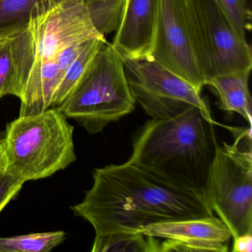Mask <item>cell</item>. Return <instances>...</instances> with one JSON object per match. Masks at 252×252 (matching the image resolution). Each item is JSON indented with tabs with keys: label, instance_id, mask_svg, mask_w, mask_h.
I'll return each mask as SVG.
<instances>
[{
	"label": "cell",
	"instance_id": "obj_1",
	"mask_svg": "<svg viewBox=\"0 0 252 252\" xmlns=\"http://www.w3.org/2000/svg\"><path fill=\"white\" fill-rule=\"evenodd\" d=\"M93 178L92 187L71 209L92 225L95 237L214 215L203 197L169 187L129 161L96 168Z\"/></svg>",
	"mask_w": 252,
	"mask_h": 252
},
{
	"label": "cell",
	"instance_id": "obj_2",
	"mask_svg": "<svg viewBox=\"0 0 252 252\" xmlns=\"http://www.w3.org/2000/svg\"><path fill=\"white\" fill-rule=\"evenodd\" d=\"M104 37L93 25L85 0H43L36 4L26 29L8 38L11 74L8 95L20 98L19 116L51 107L61 83L56 63L66 48Z\"/></svg>",
	"mask_w": 252,
	"mask_h": 252
},
{
	"label": "cell",
	"instance_id": "obj_3",
	"mask_svg": "<svg viewBox=\"0 0 252 252\" xmlns=\"http://www.w3.org/2000/svg\"><path fill=\"white\" fill-rule=\"evenodd\" d=\"M215 124L197 107L168 119H152L135 135L128 161L169 187L205 199L219 146Z\"/></svg>",
	"mask_w": 252,
	"mask_h": 252
},
{
	"label": "cell",
	"instance_id": "obj_4",
	"mask_svg": "<svg viewBox=\"0 0 252 252\" xmlns=\"http://www.w3.org/2000/svg\"><path fill=\"white\" fill-rule=\"evenodd\" d=\"M58 107L19 116L2 139L7 170L24 181L51 177L76 160L74 127Z\"/></svg>",
	"mask_w": 252,
	"mask_h": 252
},
{
	"label": "cell",
	"instance_id": "obj_5",
	"mask_svg": "<svg viewBox=\"0 0 252 252\" xmlns=\"http://www.w3.org/2000/svg\"><path fill=\"white\" fill-rule=\"evenodd\" d=\"M135 104L125 73V59L107 41L58 108L67 119L76 121L94 135L132 113Z\"/></svg>",
	"mask_w": 252,
	"mask_h": 252
},
{
	"label": "cell",
	"instance_id": "obj_6",
	"mask_svg": "<svg viewBox=\"0 0 252 252\" xmlns=\"http://www.w3.org/2000/svg\"><path fill=\"white\" fill-rule=\"evenodd\" d=\"M233 132L232 144L218 146L205 199L234 239L252 233V126Z\"/></svg>",
	"mask_w": 252,
	"mask_h": 252
},
{
	"label": "cell",
	"instance_id": "obj_7",
	"mask_svg": "<svg viewBox=\"0 0 252 252\" xmlns=\"http://www.w3.org/2000/svg\"><path fill=\"white\" fill-rule=\"evenodd\" d=\"M194 49L206 82L215 76L251 73L252 53L215 0H186Z\"/></svg>",
	"mask_w": 252,
	"mask_h": 252
},
{
	"label": "cell",
	"instance_id": "obj_8",
	"mask_svg": "<svg viewBox=\"0 0 252 252\" xmlns=\"http://www.w3.org/2000/svg\"><path fill=\"white\" fill-rule=\"evenodd\" d=\"M124 59L126 79L135 102L152 119L174 117L191 107H197L212 116L201 91L151 57Z\"/></svg>",
	"mask_w": 252,
	"mask_h": 252
},
{
	"label": "cell",
	"instance_id": "obj_9",
	"mask_svg": "<svg viewBox=\"0 0 252 252\" xmlns=\"http://www.w3.org/2000/svg\"><path fill=\"white\" fill-rule=\"evenodd\" d=\"M149 57L199 91L206 85L189 27L186 0H158Z\"/></svg>",
	"mask_w": 252,
	"mask_h": 252
},
{
	"label": "cell",
	"instance_id": "obj_10",
	"mask_svg": "<svg viewBox=\"0 0 252 252\" xmlns=\"http://www.w3.org/2000/svg\"><path fill=\"white\" fill-rule=\"evenodd\" d=\"M141 232L163 240L159 252H226L232 238L225 222L214 215L153 224Z\"/></svg>",
	"mask_w": 252,
	"mask_h": 252
},
{
	"label": "cell",
	"instance_id": "obj_11",
	"mask_svg": "<svg viewBox=\"0 0 252 252\" xmlns=\"http://www.w3.org/2000/svg\"><path fill=\"white\" fill-rule=\"evenodd\" d=\"M158 0H128L113 45L124 58L149 57L153 44Z\"/></svg>",
	"mask_w": 252,
	"mask_h": 252
},
{
	"label": "cell",
	"instance_id": "obj_12",
	"mask_svg": "<svg viewBox=\"0 0 252 252\" xmlns=\"http://www.w3.org/2000/svg\"><path fill=\"white\" fill-rule=\"evenodd\" d=\"M250 73L237 72L215 76L206 82L219 99L221 110L237 113L252 126V98L249 92Z\"/></svg>",
	"mask_w": 252,
	"mask_h": 252
},
{
	"label": "cell",
	"instance_id": "obj_13",
	"mask_svg": "<svg viewBox=\"0 0 252 252\" xmlns=\"http://www.w3.org/2000/svg\"><path fill=\"white\" fill-rule=\"evenodd\" d=\"M160 238L138 232H119L95 237L92 252H159Z\"/></svg>",
	"mask_w": 252,
	"mask_h": 252
},
{
	"label": "cell",
	"instance_id": "obj_14",
	"mask_svg": "<svg viewBox=\"0 0 252 252\" xmlns=\"http://www.w3.org/2000/svg\"><path fill=\"white\" fill-rule=\"evenodd\" d=\"M107 42L105 37L90 39L84 45L76 60L67 69L64 78L53 97L51 107H58L74 89L91 62Z\"/></svg>",
	"mask_w": 252,
	"mask_h": 252
},
{
	"label": "cell",
	"instance_id": "obj_15",
	"mask_svg": "<svg viewBox=\"0 0 252 252\" xmlns=\"http://www.w3.org/2000/svg\"><path fill=\"white\" fill-rule=\"evenodd\" d=\"M43 0H0V42L13 37L28 26L33 7Z\"/></svg>",
	"mask_w": 252,
	"mask_h": 252
},
{
	"label": "cell",
	"instance_id": "obj_16",
	"mask_svg": "<svg viewBox=\"0 0 252 252\" xmlns=\"http://www.w3.org/2000/svg\"><path fill=\"white\" fill-rule=\"evenodd\" d=\"M64 231L0 237V252H48L65 239Z\"/></svg>",
	"mask_w": 252,
	"mask_h": 252
},
{
	"label": "cell",
	"instance_id": "obj_17",
	"mask_svg": "<svg viewBox=\"0 0 252 252\" xmlns=\"http://www.w3.org/2000/svg\"><path fill=\"white\" fill-rule=\"evenodd\" d=\"M128 0H85L91 22L103 36L116 32L122 23Z\"/></svg>",
	"mask_w": 252,
	"mask_h": 252
},
{
	"label": "cell",
	"instance_id": "obj_18",
	"mask_svg": "<svg viewBox=\"0 0 252 252\" xmlns=\"http://www.w3.org/2000/svg\"><path fill=\"white\" fill-rule=\"evenodd\" d=\"M220 9L243 37L252 29V14L247 0H215Z\"/></svg>",
	"mask_w": 252,
	"mask_h": 252
},
{
	"label": "cell",
	"instance_id": "obj_19",
	"mask_svg": "<svg viewBox=\"0 0 252 252\" xmlns=\"http://www.w3.org/2000/svg\"><path fill=\"white\" fill-rule=\"evenodd\" d=\"M24 184L6 169L0 171V213L18 194Z\"/></svg>",
	"mask_w": 252,
	"mask_h": 252
},
{
	"label": "cell",
	"instance_id": "obj_20",
	"mask_svg": "<svg viewBox=\"0 0 252 252\" xmlns=\"http://www.w3.org/2000/svg\"><path fill=\"white\" fill-rule=\"evenodd\" d=\"M11 74L9 39L0 42V98L8 95Z\"/></svg>",
	"mask_w": 252,
	"mask_h": 252
},
{
	"label": "cell",
	"instance_id": "obj_21",
	"mask_svg": "<svg viewBox=\"0 0 252 252\" xmlns=\"http://www.w3.org/2000/svg\"><path fill=\"white\" fill-rule=\"evenodd\" d=\"M252 250V233L233 239V252H251Z\"/></svg>",
	"mask_w": 252,
	"mask_h": 252
},
{
	"label": "cell",
	"instance_id": "obj_22",
	"mask_svg": "<svg viewBox=\"0 0 252 252\" xmlns=\"http://www.w3.org/2000/svg\"><path fill=\"white\" fill-rule=\"evenodd\" d=\"M5 168H6V158H5L2 139L0 138V171L3 170Z\"/></svg>",
	"mask_w": 252,
	"mask_h": 252
}]
</instances>
